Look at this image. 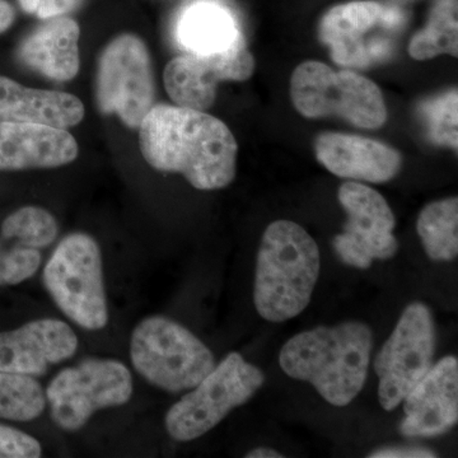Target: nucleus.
I'll list each match as a JSON object with an SVG mask.
<instances>
[{"label": "nucleus", "mask_w": 458, "mask_h": 458, "mask_svg": "<svg viewBox=\"0 0 458 458\" xmlns=\"http://www.w3.org/2000/svg\"><path fill=\"white\" fill-rule=\"evenodd\" d=\"M42 278L57 309L75 325L89 331L107 327L104 261L95 238L68 234L45 265Z\"/></svg>", "instance_id": "obj_7"}, {"label": "nucleus", "mask_w": 458, "mask_h": 458, "mask_svg": "<svg viewBox=\"0 0 458 458\" xmlns=\"http://www.w3.org/2000/svg\"><path fill=\"white\" fill-rule=\"evenodd\" d=\"M319 250L306 229L291 221L271 223L262 236L254 300L262 318H297L311 301L319 276Z\"/></svg>", "instance_id": "obj_3"}, {"label": "nucleus", "mask_w": 458, "mask_h": 458, "mask_svg": "<svg viewBox=\"0 0 458 458\" xmlns=\"http://www.w3.org/2000/svg\"><path fill=\"white\" fill-rule=\"evenodd\" d=\"M419 114L423 119L428 137L432 143L457 150L458 95L456 89L424 101L419 106Z\"/></svg>", "instance_id": "obj_25"}, {"label": "nucleus", "mask_w": 458, "mask_h": 458, "mask_svg": "<svg viewBox=\"0 0 458 458\" xmlns=\"http://www.w3.org/2000/svg\"><path fill=\"white\" fill-rule=\"evenodd\" d=\"M131 360L146 381L171 394L191 390L216 367L209 348L165 316H150L135 327Z\"/></svg>", "instance_id": "obj_6"}, {"label": "nucleus", "mask_w": 458, "mask_h": 458, "mask_svg": "<svg viewBox=\"0 0 458 458\" xmlns=\"http://www.w3.org/2000/svg\"><path fill=\"white\" fill-rule=\"evenodd\" d=\"M291 98L295 110L307 119L336 116L369 131L387 122L384 95L375 82L352 69L336 72L315 60L294 69Z\"/></svg>", "instance_id": "obj_5"}, {"label": "nucleus", "mask_w": 458, "mask_h": 458, "mask_svg": "<svg viewBox=\"0 0 458 458\" xmlns=\"http://www.w3.org/2000/svg\"><path fill=\"white\" fill-rule=\"evenodd\" d=\"M264 381L260 369L247 363L238 352H231L191 393L168 410L165 419L167 433L177 442L194 441L251 399Z\"/></svg>", "instance_id": "obj_8"}, {"label": "nucleus", "mask_w": 458, "mask_h": 458, "mask_svg": "<svg viewBox=\"0 0 458 458\" xmlns=\"http://www.w3.org/2000/svg\"><path fill=\"white\" fill-rule=\"evenodd\" d=\"M47 21L22 41L18 56L23 64L49 80H73L81 68L80 25L65 16Z\"/></svg>", "instance_id": "obj_18"}, {"label": "nucleus", "mask_w": 458, "mask_h": 458, "mask_svg": "<svg viewBox=\"0 0 458 458\" xmlns=\"http://www.w3.org/2000/svg\"><path fill=\"white\" fill-rule=\"evenodd\" d=\"M77 156V140L65 129L0 122V171L57 168Z\"/></svg>", "instance_id": "obj_17"}, {"label": "nucleus", "mask_w": 458, "mask_h": 458, "mask_svg": "<svg viewBox=\"0 0 458 458\" xmlns=\"http://www.w3.org/2000/svg\"><path fill=\"white\" fill-rule=\"evenodd\" d=\"M339 201L348 222L333 245L344 264L369 269L373 260H388L396 255L399 243L394 236V213L378 191L351 181L340 186Z\"/></svg>", "instance_id": "obj_12"}, {"label": "nucleus", "mask_w": 458, "mask_h": 458, "mask_svg": "<svg viewBox=\"0 0 458 458\" xmlns=\"http://www.w3.org/2000/svg\"><path fill=\"white\" fill-rule=\"evenodd\" d=\"M47 408L42 386L33 377L0 370V419L31 421Z\"/></svg>", "instance_id": "obj_23"}, {"label": "nucleus", "mask_w": 458, "mask_h": 458, "mask_svg": "<svg viewBox=\"0 0 458 458\" xmlns=\"http://www.w3.org/2000/svg\"><path fill=\"white\" fill-rule=\"evenodd\" d=\"M417 229L432 260L451 261L458 254V199L448 198L427 205L419 216Z\"/></svg>", "instance_id": "obj_21"}, {"label": "nucleus", "mask_w": 458, "mask_h": 458, "mask_svg": "<svg viewBox=\"0 0 458 458\" xmlns=\"http://www.w3.org/2000/svg\"><path fill=\"white\" fill-rule=\"evenodd\" d=\"M84 117V106L74 95L33 89L0 77V122L29 123L68 129Z\"/></svg>", "instance_id": "obj_19"}, {"label": "nucleus", "mask_w": 458, "mask_h": 458, "mask_svg": "<svg viewBox=\"0 0 458 458\" xmlns=\"http://www.w3.org/2000/svg\"><path fill=\"white\" fill-rule=\"evenodd\" d=\"M436 331L432 313L423 303L410 304L394 333L376 357L382 408L391 411L405 400L433 366Z\"/></svg>", "instance_id": "obj_11"}, {"label": "nucleus", "mask_w": 458, "mask_h": 458, "mask_svg": "<svg viewBox=\"0 0 458 458\" xmlns=\"http://www.w3.org/2000/svg\"><path fill=\"white\" fill-rule=\"evenodd\" d=\"M372 345V330L363 322L319 327L292 337L279 363L292 378L315 386L331 405L346 406L366 384Z\"/></svg>", "instance_id": "obj_2"}, {"label": "nucleus", "mask_w": 458, "mask_h": 458, "mask_svg": "<svg viewBox=\"0 0 458 458\" xmlns=\"http://www.w3.org/2000/svg\"><path fill=\"white\" fill-rule=\"evenodd\" d=\"M370 458H432L437 457L433 451L420 447L384 448L370 454Z\"/></svg>", "instance_id": "obj_29"}, {"label": "nucleus", "mask_w": 458, "mask_h": 458, "mask_svg": "<svg viewBox=\"0 0 458 458\" xmlns=\"http://www.w3.org/2000/svg\"><path fill=\"white\" fill-rule=\"evenodd\" d=\"M41 254L31 247H0V285H14L31 278L41 265Z\"/></svg>", "instance_id": "obj_26"}, {"label": "nucleus", "mask_w": 458, "mask_h": 458, "mask_svg": "<svg viewBox=\"0 0 458 458\" xmlns=\"http://www.w3.org/2000/svg\"><path fill=\"white\" fill-rule=\"evenodd\" d=\"M138 129L141 155L155 170L177 172L204 191L227 188L236 177L237 141L212 114L155 105Z\"/></svg>", "instance_id": "obj_1"}, {"label": "nucleus", "mask_w": 458, "mask_h": 458, "mask_svg": "<svg viewBox=\"0 0 458 458\" xmlns=\"http://www.w3.org/2000/svg\"><path fill=\"white\" fill-rule=\"evenodd\" d=\"M84 0H18L26 13L40 20L66 16L80 8Z\"/></svg>", "instance_id": "obj_28"}, {"label": "nucleus", "mask_w": 458, "mask_h": 458, "mask_svg": "<svg viewBox=\"0 0 458 458\" xmlns=\"http://www.w3.org/2000/svg\"><path fill=\"white\" fill-rule=\"evenodd\" d=\"M14 17H16V13H14V8L12 7L11 3H8L7 0H0V33L7 31L13 23Z\"/></svg>", "instance_id": "obj_30"}, {"label": "nucleus", "mask_w": 458, "mask_h": 458, "mask_svg": "<svg viewBox=\"0 0 458 458\" xmlns=\"http://www.w3.org/2000/svg\"><path fill=\"white\" fill-rule=\"evenodd\" d=\"M174 40L186 54L209 55L231 49L243 35L228 8L214 0H198L180 14Z\"/></svg>", "instance_id": "obj_20"}, {"label": "nucleus", "mask_w": 458, "mask_h": 458, "mask_svg": "<svg viewBox=\"0 0 458 458\" xmlns=\"http://www.w3.org/2000/svg\"><path fill=\"white\" fill-rule=\"evenodd\" d=\"M400 430L406 437L447 433L458 420V361L447 357L432 366L405 397Z\"/></svg>", "instance_id": "obj_15"}, {"label": "nucleus", "mask_w": 458, "mask_h": 458, "mask_svg": "<svg viewBox=\"0 0 458 458\" xmlns=\"http://www.w3.org/2000/svg\"><path fill=\"white\" fill-rule=\"evenodd\" d=\"M152 60L138 36H117L99 57L96 99L102 114H114L128 128H140L155 106Z\"/></svg>", "instance_id": "obj_10"}, {"label": "nucleus", "mask_w": 458, "mask_h": 458, "mask_svg": "<svg viewBox=\"0 0 458 458\" xmlns=\"http://www.w3.org/2000/svg\"><path fill=\"white\" fill-rule=\"evenodd\" d=\"M255 59L245 38L222 53L174 57L165 68V90L176 106L205 111L216 98V87L223 81L242 82L251 78Z\"/></svg>", "instance_id": "obj_13"}, {"label": "nucleus", "mask_w": 458, "mask_h": 458, "mask_svg": "<svg viewBox=\"0 0 458 458\" xmlns=\"http://www.w3.org/2000/svg\"><path fill=\"white\" fill-rule=\"evenodd\" d=\"M315 152L319 164L343 179L387 182L403 167L400 152L360 135L324 132L315 141Z\"/></svg>", "instance_id": "obj_16"}, {"label": "nucleus", "mask_w": 458, "mask_h": 458, "mask_svg": "<svg viewBox=\"0 0 458 458\" xmlns=\"http://www.w3.org/2000/svg\"><path fill=\"white\" fill-rule=\"evenodd\" d=\"M132 391L131 373L125 364L89 358L60 370L47 385L45 397L55 426L78 432L99 410L128 403Z\"/></svg>", "instance_id": "obj_9"}, {"label": "nucleus", "mask_w": 458, "mask_h": 458, "mask_svg": "<svg viewBox=\"0 0 458 458\" xmlns=\"http://www.w3.org/2000/svg\"><path fill=\"white\" fill-rule=\"evenodd\" d=\"M78 336L73 328L56 318H38L16 330L0 333V370L38 377L49 367L73 357Z\"/></svg>", "instance_id": "obj_14"}, {"label": "nucleus", "mask_w": 458, "mask_h": 458, "mask_svg": "<svg viewBox=\"0 0 458 458\" xmlns=\"http://www.w3.org/2000/svg\"><path fill=\"white\" fill-rule=\"evenodd\" d=\"M41 443L22 430L0 424V458H38Z\"/></svg>", "instance_id": "obj_27"}, {"label": "nucleus", "mask_w": 458, "mask_h": 458, "mask_svg": "<svg viewBox=\"0 0 458 458\" xmlns=\"http://www.w3.org/2000/svg\"><path fill=\"white\" fill-rule=\"evenodd\" d=\"M247 458H283L282 454L279 452L270 450V448H256V450L250 451L246 454Z\"/></svg>", "instance_id": "obj_31"}, {"label": "nucleus", "mask_w": 458, "mask_h": 458, "mask_svg": "<svg viewBox=\"0 0 458 458\" xmlns=\"http://www.w3.org/2000/svg\"><path fill=\"white\" fill-rule=\"evenodd\" d=\"M59 233L56 219L44 208L23 207L11 214L2 225V234L31 249L47 247Z\"/></svg>", "instance_id": "obj_24"}, {"label": "nucleus", "mask_w": 458, "mask_h": 458, "mask_svg": "<svg viewBox=\"0 0 458 458\" xmlns=\"http://www.w3.org/2000/svg\"><path fill=\"white\" fill-rule=\"evenodd\" d=\"M406 26L408 14L396 5L355 0L328 9L318 38L335 64L370 69L393 59Z\"/></svg>", "instance_id": "obj_4"}, {"label": "nucleus", "mask_w": 458, "mask_h": 458, "mask_svg": "<svg viewBox=\"0 0 458 458\" xmlns=\"http://www.w3.org/2000/svg\"><path fill=\"white\" fill-rule=\"evenodd\" d=\"M457 0H437L426 27L412 36L409 54L423 62L441 55H458Z\"/></svg>", "instance_id": "obj_22"}]
</instances>
